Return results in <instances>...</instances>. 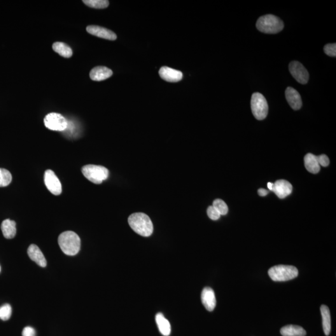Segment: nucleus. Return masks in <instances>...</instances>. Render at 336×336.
Here are the masks:
<instances>
[{
	"instance_id": "8",
	"label": "nucleus",
	"mask_w": 336,
	"mask_h": 336,
	"mask_svg": "<svg viewBox=\"0 0 336 336\" xmlns=\"http://www.w3.org/2000/svg\"><path fill=\"white\" fill-rule=\"evenodd\" d=\"M289 70L298 83L307 84L309 81V75L307 69L298 61H292L289 65Z\"/></svg>"
},
{
	"instance_id": "24",
	"label": "nucleus",
	"mask_w": 336,
	"mask_h": 336,
	"mask_svg": "<svg viewBox=\"0 0 336 336\" xmlns=\"http://www.w3.org/2000/svg\"><path fill=\"white\" fill-rule=\"evenodd\" d=\"M12 181L10 172L3 168H0V187L8 186Z\"/></svg>"
},
{
	"instance_id": "5",
	"label": "nucleus",
	"mask_w": 336,
	"mask_h": 336,
	"mask_svg": "<svg viewBox=\"0 0 336 336\" xmlns=\"http://www.w3.org/2000/svg\"><path fill=\"white\" fill-rule=\"evenodd\" d=\"M82 172L88 180L97 184L106 180L109 175V170L106 167L93 165L84 166L82 168Z\"/></svg>"
},
{
	"instance_id": "1",
	"label": "nucleus",
	"mask_w": 336,
	"mask_h": 336,
	"mask_svg": "<svg viewBox=\"0 0 336 336\" xmlns=\"http://www.w3.org/2000/svg\"><path fill=\"white\" fill-rule=\"evenodd\" d=\"M132 230L143 237H149L153 232L152 221L146 214L141 212L132 214L128 219Z\"/></svg>"
},
{
	"instance_id": "6",
	"label": "nucleus",
	"mask_w": 336,
	"mask_h": 336,
	"mask_svg": "<svg viewBox=\"0 0 336 336\" xmlns=\"http://www.w3.org/2000/svg\"><path fill=\"white\" fill-rule=\"evenodd\" d=\"M252 113L258 120H264L268 112V105L265 97L260 93H253L251 99Z\"/></svg>"
},
{
	"instance_id": "17",
	"label": "nucleus",
	"mask_w": 336,
	"mask_h": 336,
	"mask_svg": "<svg viewBox=\"0 0 336 336\" xmlns=\"http://www.w3.org/2000/svg\"><path fill=\"white\" fill-rule=\"evenodd\" d=\"M1 228L4 237L7 239H13L16 233V223L15 221L6 219L1 224Z\"/></svg>"
},
{
	"instance_id": "16",
	"label": "nucleus",
	"mask_w": 336,
	"mask_h": 336,
	"mask_svg": "<svg viewBox=\"0 0 336 336\" xmlns=\"http://www.w3.org/2000/svg\"><path fill=\"white\" fill-rule=\"evenodd\" d=\"M113 72L108 67L104 66L95 67L90 72V78L92 81H102L111 78Z\"/></svg>"
},
{
	"instance_id": "13",
	"label": "nucleus",
	"mask_w": 336,
	"mask_h": 336,
	"mask_svg": "<svg viewBox=\"0 0 336 336\" xmlns=\"http://www.w3.org/2000/svg\"><path fill=\"white\" fill-rule=\"evenodd\" d=\"M285 96L287 101L291 108L295 111H298L302 107V100L300 93L295 88L289 87L285 91Z\"/></svg>"
},
{
	"instance_id": "27",
	"label": "nucleus",
	"mask_w": 336,
	"mask_h": 336,
	"mask_svg": "<svg viewBox=\"0 0 336 336\" xmlns=\"http://www.w3.org/2000/svg\"><path fill=\"white\" fill-rule=\"evenodd\" d=\"M324 51L326 55L331 57L336 56V44H328L324 47Z\"/></svg>"
},
{
	"instance_id": "22",
	"label": "nucleus",
	"mask_w": 336,
	"mask_h": 336,
	"mask_svg": "<svg viewBox=\"0 0 336 336\" xmlns=\"http://www.w3.org/2000/svg\"><path fill=\"white\" fill-rule=\"evenodd\" d=\"M53 50L59 54L62 57L69 58L73 55L71 47L62 42H56L53 45Z\"/></svg>"
},
{
	"instance_id": "3",
	"label": "nucleus",
	"mask_w": 336,
	"mask_h": 336,
	"mask_svg": "<svg viewBox=\"0 0 336 336\" xmlns=\"http://www.w3.org/2000/svg\"><path fill=\"white\" fill-rule=\"evenodd\" d=\"M256 27L263 33L277 34L283 30L284 23L276 16L267 15L258 18Z\"/></svg>"
},
{
	"instance_id": "23",
	"label": "nucleus",
	"mask_w": 336,
	"mask_h": 336,
	"mask_svg": "<svg viewBox=\"0 0 336 336\" xmlns=\"http://www.w3.org/2000/svg\"><path fill=\"white\" fill-rule=\"evenodd\" d=\"M83 2L90 8L96 9L106 8L109 5V1L107 0H84Z\"/></svg>"
},
{
	"instance_id": "28",
	"label": "nucleus",
	"mask_w": 336,
	"mask_h": 336,
	"mask_svg": "<svg viewBox=\"0 0 336 336\" xmlns=\"http://www.w3.org/2000/svg\"><path fill=\"white\" fill-rule=\"evenodd\" d=\"M207 216L212 220L217 221L220 218L221 214L213 206H209L207 210Z\"/></svg>"
},
{
	"instance_id": "32",
	"label": "nucleus",
	"mask_w": 336,
	"mask_h": 336,
	"mask_svg": "<svg viewBox=\"0 0 336 336\" xmlns=\"http://www.w3.org/2000/svg\"><path fill=\"white\" fill-rule=\"evenodd\" d=\"M273 186H274V183H270V182L268 183V188L269 189V190L272 191Z\"/></svg>"
},
{
	"instance_id": "26",
	"label": "nucleus",
	"mask_w": 336,
	"mask_h": 336,
	"mask_svg": "<svg viewBox=\"0 0 336 336\" xmlns=\"http://www.w3.org/2000/svg\"><path fill=\"white\" fill-rule=\"evenodd\" d=\"M12 313V308L9 304L0 307V319L3 321L8 320Z\"/></svg>"
},
{
	"instance_id": "30",
	"label": "nucleus",
	"mask_w": 336,
	"mask_h": 336,
	"mask_svg": "<svg viewBox=\"0 0 336 336\" xmlns=\"http://www.w3.org/2000/svg\"><path fill=\"white\" fill-rule=\"evenodd\" d=\"M22 336H36V331L31 327H26L23 331Z\"/></svg>"
},
{
	"instance_id": "20",
	"label": "nucleus",
	"mask_w": 336,
	"mask_h": 336,
	"mask_svg": "<svg viewBox=\"0 0 336 336\" xmlns=\"http://www.w3.org/2000/svg\"><path fill=\"white\" fill-rule=\"evenodd\" d=\"M283 336H305L307 332L302 327L295 325H288L283 327L280 330Z\"/></svg>"
},
{
	"instance_id": "33",
	"label": "nucleus",
	"mask_w": 336,
	"mask_h": 336,
	"mask_svg": "<svg viewBox=\"0 0 336 336\" xmlns=\"http://www.w3.org/2000/svg\"><path fill=\"white\" fill-rule=\"evenodd\" d=\"M0 272H1V267H0Z\"/></svg>"
},
{
	"instance_id": "14",
	"label": "nucleus",
	"mask_w": 336,
	"mask_h": 336,
	"mask_svg": "<svg viewBox=\"0 0 336 336\" xmlns=\"http://www.w3.org/2000/svg\"><path fill=\"white\" fill-rule=\"evenodd\" d=\"M201 301L207 311H213L216 306V296L213 289L209 287L204 288L201 293Z\"/></svg>"
},
{
	"instance_id": "18",
	"label": "nucleus",
	"mask_w": 336,
	"mask_h": 336,
	"mask_svg": "<svg viewBox=\"0 0 336 336\" xmlns=\"http://www.w3.org/2000/svg\"><path fill=\"white\" fill-rule=\"evenodd\" d=\"M305 165L308 171L312 174H317L320 171V165L317 162V156L311 153H308L305 157Z\"/></svg>"
},
{
	"instance_id": "25",
	"label": "nucleus",
	"mask_w": 336,
	"mask_h": 336,
	"mask_svg": "<svg viewBox=\"0 0 336 336\" xmlns=\"http://www.w3.org/2000/svg\"><path fill=\"white\" fill-rule=\"evenodd\" d=\"M212 206L214 207L215 209L219 212V213L221 215H226L227 214L228 209L227 205L225 204V202L223 201L221 199H216L213 202V205Z\"/></svg>"
},
{
	"instance_id": "21",
	"label": "nucleus",
	"mask_w": 336,
	"mask_h": 336,
	"mask_svg": "<svg viewBox=\"0 0 336 336\" xmlns=\"http://www.w3.org/2000/svg\"><path fill=\"white\" fill-rule=\"evenodd\" d=\"M322 318H323V327L326 336L330 335L331 328V314L329 308L326 305L321 307Z\"/></svg>"
},
{
	"instance_id": "9",
	"label": "nucleus",
	"mask_w": 336,
	"mask_h": 336,
	"mask_svg": "<svg viewBox=\"0 0 336 336\" xmlns=\"http://www.w3.org/2000/svg\"><path fill=\"white\" fill-rule=\"evenodd\" d=\"M44 183L47 188L54 195H60L62 193V185L59 178L52 170H47L44 174Z\"/></svg>"
},
{
	"instance_id": "19",
	"label": "nucleus",
	"mask_w": 336,
	"mask_h": 336,
	"mask_svg": "<svg viewBox=\"0 0 336 336\" xmlns=\"http://www.w3.org/2000/svg\"><path fill=\"white\" fill-rule=\"evenodd\" d=\"M156 322L160 333L165 336H169L171 333V325L169 321L165 318L164 315L160 312L156 314Z\"/></svg>"
},
{
	"instance_id": "2",
	"label": "nucleus",
	"mask_w": 336,
	"mask_h": 336,
	"mask_svg": "<svg viewBox=\"0 0 336 336\" xmlns=\"http://www.w3.org/2000/svg\"><path fill=\"white\" fill-rule=\"evenodd\" d=\"M58 243L61 251L65 255H77L81 249V239L77 233L72 231H66L61 233L58 238Z\"/></svg>"
},
{
	"instance_id": "11",
	"label": "nucleus",
	"mask_w": 336,
	"mask_h": 336,
	"mask_svg": "<svg viewBox=\"0 0 336 336\" xmlns=\"http://www.w3.org/2000/svg\"><path fill=\"white\" fill-rule=\"evenodd\" d=\"M293 187L288 181L279 180L275 182L273 186V192H274L280 199H284L292 193Z\"/></svg>"
},
{
	"instance_id": "15",
	"label": "nucleus",
	"mask_w": 336,
	"mask_h": 336,
	"mask_svg": "<svg viewBox=\"0 0 336 336\" xmlns=\"http://www.w3.org/2000/svg\"><path fill=\"white\" fill-rule=\"evenodd\" d=\"M28 255L31 260L41 267H46L47 261L43 252L36 245L32 244L28 249Z\"/></svg>"
},
{
	"instance_id": "12",
	"label": "nucleus",
	"mask_w": 336,
	"mask_h": 336,
	"mask_svg": "<svg viewBox=\"0 0 336 336\" xmlns=\"http://www.w3.org/2000/svg\"><path fill=\"white\" fill-rule=\"evenodd\" d=\"M159 74L163 80L169 83H177L181 81L183 77L181 71L168 67H162L159 71Z\"/></svg>"
},
{
	"instance_id": "29",
	"label": "nucleus",
	"mask_w": 336,
	"mask_h": 336,
	"mask_svg": "<svg viewBox=\"0 0 336 336\" xmlns=\"http://www.w3.org/2000/svg\"><path fill=\"white\" fill-rule=\"evenodd\" d=\"M317 162L319 165L323 167H327L330 165V160L329 158L325 155H322L317 156Z\"/></svg>"
},
{
	"instance_id": "10",
	"label": "nucleus",
	"mask_w": 336,
	"mask_h": 336,
	"mask_svg": "<svg viewBox=\"0 0 336 336\" xmlns=\"http://www.w3.org/2000/svg\"><path fill=\"white\" fill-rule=\"evenodd\" d=\"M88 33L100 38L114 41L116 39V35L113 31L107 28L99 27V26H88L86 28Z\"/></svg>"
},
{
	"instance_id": "4",
	"label": "nucleus",
	"mask_w": 336,
	"mask_h": 336,
	"mask_svg": "<svg viewBox=\"0 0 336 336\" xmlns=\"http://www.w3.org/2000/svg\"><path fill=\"white\" fill-rule=\"evenodd\" d=\"M268 275L275 281H286L297 277L298 270L294 266L280 265L271 268Z\"/></svg>"
},
{
	"instance_id": "7",
	"label": "nucleus",
	"mask_w": 336,
	"mask_h": 336,
	"mask_svg": "<svg viewBox=\"0 0 336 336\" xmlns=\"http://www.w3.org/2000/svg\"><path fill=\"white\" fill-rule=\"evenodd\" d=\"M44 121L46 128L51 130L62 132L68 127L67 120L60 113H49L44 118Z\"/></svg>"
},
{
	"instance_id": "31",
	"label": "nucleus",
	"mask_w": 336,
	"mask_h": 336,
	"mask_svg": "<svg viewBox=\"0 0 336 336\" xmlns=\"http://www.w3.org/2000/svg\"><path fill=\"white\" fill-rule=\"evenodd\" d=\"M258 194L259 196H261V197H264V196H266L268 195V191L265 190V189H259L258 190Z\"/></svg>"
}]
</instances>
